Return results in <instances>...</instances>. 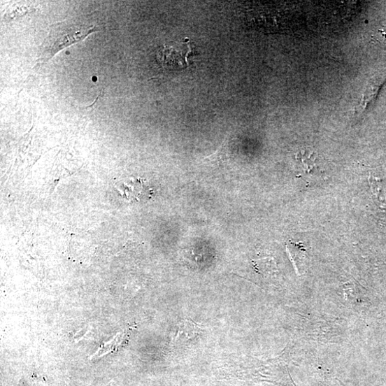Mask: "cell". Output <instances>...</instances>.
<instances>
[{
  "instance_id": "cell-1",
  "label": "cell",
  "mask_w": 386,
  "mask_h": 386,
  "mask_svg": "<svg viewBox=\"0 0 386 386\" xmlns=\"http://www.w3.org/2000/svg\"><path fill=\"white\" fill-rule=\"evenodd\" d=\"M106 24L90 19H73L55 24L41 48L40 60L45 62L59 51L84 40L96 31L106 29Z\"/></svg>"
},
{
  "instance_id": "cell-2",
  "label": "cell",
  "mask_w": 386,
  "mask_h": 386,
  "mask_svg": "<svg viewBox=\"0 0 386 386\" xmlns=\"http://www.w3.org/2000/svg\"><path fill=\"white\" fill-rule=\"evenodd\" d=\"M192 52V45L185 39L184 42L171 43L160 48L157 58L169 70H183L189 66L187 57Z\"/></svg>"
},
{
  "instance_id": "cell-3",
  "label": "cell",
  "mask_w": 386,
  "mask_h": 386,
  "mask_svg": "<svg viewBox=\"0 0 386 386\" xmlns=\"http://www.w3.org/2000/svg\"><path fill=\"white\" fill-rule=\"evenodd\" d=\"M385 83H386V73L378 74L370 80L363 94L359 113H364L375 103Z\"/></svg>"
},
{
  "instance_id": "cell-4",
  "label": "cell",
  "mask_w": 386,
  "mask_h": 386,
  "mask_svg": "<svg viewBox=\"0 0 386 386\" xmlns=\"http://www.w3.org/2000/svg\"><path fill=\"white\" fill-rule=\"evenodd\" d=\"M202 329L193 321L184 320L179 325L178 332L175 336L176 345H186L188 342L197 338L201 334Z\"/></svg>"
},
{
  "instance_id": "cell-5",
  "label": "cell",
  "mask_w": 386,
  "mask_h": 386,
  "mask_svg": "<svg viewBox=\"0 0 386 386\" xmlns=\"http://www.w3.org/2000/svg\"><path fill=\"white\" fill-rule=\"evenodd\" d=\"M370 183L373 195L378 202L386 205V184L383 180L373 177L370 179Z\"/></svg>"
}]
</instances>
